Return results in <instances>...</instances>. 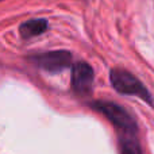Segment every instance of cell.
Returning a JSON list of instances; mask_svg holds the SVG:
<instances>
[{
    "label": "cell",
    "mask_w": 154,
    "mask_h": 154,
    "mask_svg": "<svg viewBox=\"0 0 154 154\" xmlns=\"http://www.w3.org/2000/svg\"><path fill=\"white\" fill-rule=\"evenodd\" d=\"M93 109L100 112L111 122V125L116 128L118 133H126V131H138L137 120L125 107L119 106L111 101L96 100L89 104Z\"/></svg>",
    "instance_id": "2"
},
{
    "label": "cell",
    "mask_w": 154,
    "mask_h": 154,
    "mask_svg": "<svg viewBox=\"0 0 154 154\" xmlns=\"http://www.w3.org/2000/svg\"><path fill=\"white\" fill-rule=\"evenodd\" d=\"M48 29L49 23L46 19H30L19 26V34L23 39H30V38L38 37V35L46 32Z\"/></svg>",
    "instance_id": "6"
},
{
    "label": "cell",
    "mask_w": 154,
    "mask_h": 154,
    "mask_svg": "<svg viewBox=\"0 0 154 154\" xmlns=\"http://www.w3.org/2000/svg\"><path fill=\"white\" fill-rule=\"evenodd\" d=\"M120 154H142L141 143L138 139V131L118 133Z\"/></svg>",
    "instance_id": "5"
},
{
    "label": "cell",
    "mask_w": 154,
    "mask_h": 154,
    "mask_svg": "<svg viewBox=\"0 0 154 154\" xmlns=\"http://www.w3.org/2000/svg\"><path fill=\"white\" fill-rule=\"evenodd\" d=\"M95 72L85 61H79L72 65V88L79 96H88L92 93Z\"/></svg>",
    "instance_id": "4"
},
{
    "label": "cell",
    "mask_w": 154,
    "mask_h": 154,
    "mask_svg": "<svg viewBox=\"0 0 154 154\" xmlns=\"http://www.w3.org/2000/svg\"><path fill=\"white\" fill-rule=\"evenodd\" d=\"M29 61L45 72L58 73L72 66L73 56L68 50H53L32 54L29 57Z\"/></svg>",
    "instance_id": "3"
},
{
    "label": "cell",
    "mask_w": 154,
    "mask_h": 154,
    "mask_svg": "<svg viewBox=\"0 0 154 154\" xmlns=\"http://www.w3.org/2000/svg\"><path fill=\"white\" fill-rule=\"evenodd\" d=\"M109 80H111V85L116 92L122 93V95L127 96H137L142 101L153 106V96L150 95L149 89L143 85V82L134 76L131 72L126 69H120V68H114L109 72Z\"/></svg>",
    "instance_id": "1"
}]
</instances>
